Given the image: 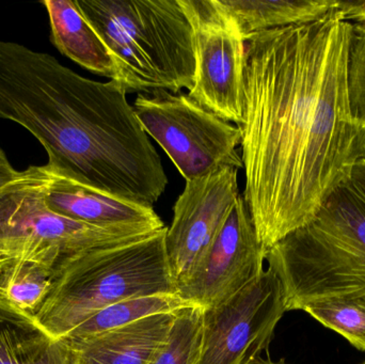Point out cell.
Here are the masks:
<instances>
[{
	"instance_id": "cb8c5ba5",
	"label": "cell",
	"mask_w": 365,
	"mask_h": 364,
	"mask_svg": "<svg viewBox=\"0 0 365 364\" xmlns=\"http://www.w3.org/2000/svg\"><path fill=\"white\" fill-rule=\"evenodd\" d=\"M10 254L6 252V250L2 247L1 244H0V271H2L4 266L8 264L9 261L11 260Z\"/></svg>"
},
{
	"instance_id": "8fae6325",
	"label": "cell",
	"mask_w": 365,
	"mask_h": 364,
	"mask_svg": "<svg viewBox=\"0 0 365 364\" xmlns=\"http://www.w3.org/2000/svg\"><path fill=\"white\" fill-rule=\"evenodd\" d=\"M41 168V192L47 209L58 215L101 228L139 229L158 232L166 228L153 207L115 198L83 185L49 168Z\"/></svg>"
},
{
	"instance_id": "ba28073f",
	"label": "cell",
	"mask_w": 365,
	"mask_h": 364,
	"mask_svg": "<svg viewBox=\"0 0 365 364\" xmlns=\"http://www.w3.org/2000/svg\"><path fill=\"white\" fill-rule=\"evenodd\" d=\"M280 280L268 267L229 301L204 309L197 364H251L269 348L285 313Z\"/></svg>"
},
{
	"instance_id": "5b68a950",
	"label": "cell",
	"mask_w": 365,
	"mask_h": 364,
	"mask_svg": "<svg viewBox=\"0 0 365 364\" xmlns=\"http://www.w3.org/2000/svg\"><path fill=\"white\" fill-rule=\"evenodd\" d=\"M154 233L101 228L53 213L43 201L40 166L25 169V177L0 197L2 247L12 259L36 261L55 269L71 256L133 243Z\"/></svg>"
},
{
	"instance_id": "3957f363",
	"label": "cell",
	"mask_w": 365,
	"mask_h": 364,
	"mask_svg": "<svg viewBox=\"0 0 365 364\" xmlns=\"http://www.w3.org/2000/svg\"><path fill=\"white\" fill-rule=\"evenodd\" d=\"M110 51L128 93H179L195 83L192 27L180 0H75Z\"/></svg>"
},
{
	"instance_id": "44dd1931",
	"label": "cell",
	"mask_w": 365,
	"mask_h": 364,
	"mask_svg": "<svg viewBox=\"0 0 365 364\" xmlns=\"http://www.w3.org/2000/svg\"><path fill=\"white\" fill-rule=\"evenodd\" d=\"M334 11L343 21L365 23V0H334Z\"/></svg>"
},
{
	"instance_id": "2e32d148",
	"label": "cell",
	"mask_w": 365,
	"mask_h": 364,
	"mask_svg": "<svg viewBox=\"0 0 365 364\" xmlns=\"http://www.w3.org/2000/svg\"><path fill=\"white\" fill-rule=\"evenodd\" d=\"M55 279V269L36 261L11 259L0 271V296L21 313L36 318Z\"/></svg>"
},
{
	"instance_id": "ac0fdd59",
	"label": "cell",
	"mask_w": 365,
	"mask_h": 364,
	"mask_svg": "<svg viewBox=\"0 0 365 364\" xmlns=\"http://www.w3.org/2000/svg\"><path fill=\"white\" fill-rule=\"evenodd\" d=\"M302 311L365 353V299L336 297L309 303Z\"/></svg>"
},
{
	"instance_id": "9c48e42d",
	"label": "cell",
	"mask_w": 365,
	"mask_h": 364,
	"mask_svg": "<svg viewBox=\"0 0 365 364\" xmlns=\"http://www.w3.org/2000/svg\"><path fill=\"white\" fill-rule=\"evenodd\" d=\"M238 169L225 167L186 182L165 236L167 259L177 288L195 273L240 198Z\"/></svg>"
},
{
	"instance_id": "d4e9b609",
	"label": "cell",
	"mask_w": 365,
	"mask_h": 364,
	"mask_svg": "<svg viewBox=\"0 0 365 364\" xmlns=\"http://www.w3.org/2000/svg\"><path fill=\"white\" fill-rule=\"evenodd\" d=\"M251 364H289L285 363V361H274L268 357V358H263V357H259V358L255 359Z\"/></svg>"
},
{
	"instance_id": "ffe728a7",
	"label": "cell",
	"mask_w": 365,
	"mask_h": 364,
	"mask_svg": "<svg viewBox=\"0 0 365 364\" xmlns=\"http://www.w3.org/2000/svg\"><path fill=\"white\" fill-rule=\"evenodd\" d=\"M346 85L351 119L365 130V23L351 25L347 46Z\"/></svg>"
},
{
	"instance_id": "277c9868",
	"label": "cell",
	"mask_w": 365,
	"mask_h": 364,
	"mask_svg": "<svg viewBox=\"0 0 365 364\" xmlns=\"http://www.w3.org/2000/svg\"><path fill=\"white\" fill-rule=\"evenodd\" d=\"M167 227L145 239L91 250L61 261L34 320L64 339L101 310L126 299L178 294L167 259Z\"/></svg>"
},
{
	"instance_id": "9a60e30c",
	"label": "cell",
	"mask_w": 365,
	"mask_h": 364,
	"mask_svg": "<svg viewBox=\"0 0 365 364\" xmlns=\"http://www.w3.org/2000/svg\"><path fill=\"white\" fill-rule=\"evenodd\" d=\"M244 40L253 34L310 23L327 15L334 0H219Z\"/></svg>"
},
{
	"instance_id": "7402d4cb",
	"label": "cell",
	"mask_w": 365,
	"mask_h": 364,
	"mask_svg": "<svg viewBox=\"0 0 365 364\" xmlns=\"http://www.w3.org/2000/svg\"><path fill=\"white\" fill-rule=\"evenodd\" d=\"M24 177H25V170H16L11 164L4 150L0 147V197L9 188L19 183Z\"/></svg>"
},
{
	"instance_id": "6da1fadb",
	"label": "cell",
	"mask_w": 365,
	"mask_h": 364,
	"mask_svg": "<svg viewBox=\"0 0 365 364\" xmlns=\"http://www.w3.org/2000/svg\"><path fill=\"white\" fill-rule=\"evenodd\" d=\"M351 25L334 6L246 40L242 198L266 252L308 224L365 158L347 100Z\"/></svg>"
},
{
	"instance_id": "4fadbf2b",
	"label": "cell",
	"mask_w": 365,
	"mask_h": 364,
	"mask_svg": "<svg viewBox=\"0 0 365 364\" xmlns=\"http://www.w3.org/2000/svg\"><path fill=\"white\" fill-rule=\"evenodd\" d=\"M53 46L86 70L118 80L117 66L98 32L79 11L75 0H45Z\"/></svg>"
},
{
	"instance_id": "484cf974",
	"label": "cell",
	"mask_w": 365,
	"mask_h": 364,
	"mask_svg": "<svg viewBox=\"0 0 365 364\" xmlns=\"http://www.w3.org/2000/svg\"><path fill=\"white\" fill-rule=\"evenodd\" d=\"M361 364H365V361H364V363H362Z\"/></svg>"
},
{
	"instance_id": "5bb4252c",
	"label": "cell",
	"mask_w": 365,
	"mask_h": 364,
	"mask_svg": "<svg viewBox=\"0 0 365 364\" xmlns=\"http://www.w3.org/2000/svg\"><path fill=\"white\" fill-rule=\"evenodd\" d=\"M0 364H71V350L0 296Z\"/></svg>"
},
{
	"instance_id": "e0dca14e",
	"label": "cell",
	"mask_w": 365,
	"mask_h": 364,
	"mask_svg": "<svg viewBox=\"0 0 365 364\" xmlns=\"http://www.w3.org/2000/svg\"><path fill=\"white\" fill-rule=\"evenodd\" d=\"M195 307L179 294L151 295L113 303L88 318L71 331L64 339L81 340L128 326L155 314L175 313L185 308Z\"/></svg>"
},
{
	"instance_id": "52a82bcc",
	"label": "cell",
	"mask_w": 365,
	"mask_h": 364,
	"mask_svg": "<svg viewBox=\"0 0 365 364\" xmlns=\"http://www.w3.org/2000/svg\"><path fill=\"white\" fill-rule=\"evenodd\" d=\"M192 27L195 83L188 95L240 128L245 115L246 41L219 0H180Z\"/></svg>"
},
{
	"instance_id": "7c38bea8",
	"label": "cell",
	"mask_w": 365,
	"mask_h": 364,
	"mask_svg": "<svg viewBox=\"0 0 365 364\" xmlns=\"http://www.w3.org/2000/svg\"><path fill=\"white\" fill-rule=\"evenodd\" d=\"M175 314H155L86 339H63L71 364H149L166 342Z\"/></svg>"
},
{
	"instance_id": "603a6c76",
	"label": "cell",
	"mask_w": 365,
	"mask_h": 364,
	"mask_svg": "<svg viewBox=\"0 0 365 364\" xmlns=\"http://www.w3.org/2000/svg\"><path fill=\"white\" fill-rule=\"evenodd\" d=\"M349 182L365 204V158L359 160L351 169Z\"/></svg>"
},
{
	"instance_id": "8992f818",
	"label": "cell",
	"mask_w": 365,
	"mask_h": 364,
	"mask_svg": "<svg viewBox=\"0 0 365 364\" xmlns=\"http://www.w3.org/2000/svg\"><path fill=\"white\" fill-rule=\"evenodd\" d=\"M135 113L148 136L153 138L185 181H195L225 167L244 168L237 147L242 132L187 93L165 90L139 94Z\"/></svg>"
},
{
	"instance_id": "30bf717a",
	"label": "cell",
	"mask_w": 365,
	"mask_h": 364,
	"mask_svg": "<svg viewBox=\"0 0 365 364\" xmlns=\"http://www.w3.org/2000/svg\"><path fill=\"white\" fill-rule=\"evenodd\" d=\"M266 251L246 201L240 196L212 247L178 294L208 309L229 301L264 271Z\"/></svg>"
},
{
	"instance_id": "7a4b0ae2",
	"label": "cell",
	"mask_w": 365,
	"mask_h": 364,
	"mask_svg": "<svg viewBox=\"0 0 365 364\" xmlns=\"http://www.w3.org/2000/svg\"><path fill=\"white\" fill-rule=\"evenodd\" d=\"M282 286L285 311L321 299H365V204L349 179L314 217L266 252Z\"/></svg>"
},
{
	"instance_id": "d6986e66",
	"label": "cell",
	"mask_w": 365,
	"mask_h": 364,
	"mask_svg": "<svg viewBox=\"0 0 365 364\" xmlns=\"http://www.w3.org/2000/svg\"><path fill=\"white\" fill-rule=\"evenodd\" d=\"M204 308L188 307L175 314L166 342L149 364H197L203 338Z\"/></svg>"
}]
</instances>
